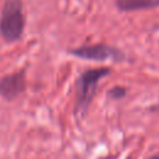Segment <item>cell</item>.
Instances as JSON below:
<instances>
[{"instance_id": "cell-2", "label": "cell", "mask_w": 159, "mask_h": 159, "mask_svg": "<svg viewBox=\"0 0 159 159\" xmlns=\"http://www.w3.org/2000/svg\"><path fill=\"white\" fill-rule=\"evenodd\" d=\"M111 73L109 67H99L91 68L81 73L76 82V103H75V113L80 117H83L96 94L97 86L99 81Z\"/></svg>"}, {"instance_id": "cell-1", "label": "cell", "mask_w": 159, "mask_h": 159, "mask_svg": "<svg viewBox=\"0 0 159 159\" xmlns=\"http://www.w3.org/2000/svg\"><path fill=\"white\" fill-rule=\"evenodd\" d=\"M26 17L22 0H4L0 14V35L7 43L16 42L22 37Z\"/></svg>"}, {"instance_id": "cell-6", "label": "cell", "mask_w": 159, "mask_h": 159, "mask_svg": "<svg viewBox=\"0 0 159 159\" xmlns=\"http://www.w3.org/2000/svg\"><path fill=\"white\" fill-rule=\"evenodd\" d=\"M125 94H127V88L123 86H114L108 91V96L112 99H120L125 97Z\"/></svg>"}, {"instance_id": "cell-4", "label": "cell", "mask_w": 159, "mask_h": 159, "mask_svg": "<svg viewBox=\"0 0 159 159\" xmlns=\"http://www.w3.org/2000/svg\"><path fill=\"white\" fill-rule=\"evenodd\" d=\"M25 87L26 77L24 70L6 75L0 80V97L6 101H12L25 91Z\"/></svg>"}, {"instance_id": "cell-5", "label": "cell", "mask_w": 159, "mask_h": 159, "mask_svg": "<svg viewBox=\"0 0 159 159\" xmlns=\"http://www.w3.org/2000/svg\"><path fill=\"white\" fill-rule=\"evenodd\" d=\"M114 5L118 10L129 12V11L157 9L159 7V0H116Z\"/></svg>"}, {"instance_id": "cell-3", "label": "cell", "mask_w": 159, "mask_h": 159, "mask_svg": "<svg viewBox=\"0 0 159 159\" xmlns=\"http://www.w3.org/2000/svg\"><path fill=\"white\" fill-rule=\"evenodd\" d=\"M68 53L92 61H107L112 60L116 62H122L125 60V55L117 47L107 45V43H93V45H83L78 47H73L68 50Z\"/></svg>"}, {"instance_id": "cell-7", "label": "cell", "mask_w": 159, "mask_h": 159, "mask_svg": "<svg viewBox=\"0 0 159 159\" xmlns=\"http://www.w3.org/2000/svg\"><path fill=\"white\" fill-rule=\"evenodd\" d=\"M148 159H159V154H154V155H152V157H149Z\"/></svg>"}]
</instances>
